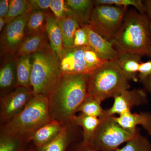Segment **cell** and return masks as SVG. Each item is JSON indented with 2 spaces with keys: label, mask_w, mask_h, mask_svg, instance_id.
Returning <instances> with one entry per match:
<instances>
[{
  "label": "cell",
  "mask_w": 151,
  "mask_h": 151,
  "mask_svg": "<svg viewBox=\"0 0 151 151\" xmlns=\"http://www.w3.org/2000/svg\"><path fill=\"white\" fill-rule=\"evenodd\" d=\"M89 75L64 74L47 95L52 120L63 126L74 124L73 117L88 97Z\"/></svg>",
  "instance_id": "6da1fadb"
},
{
  "label": "cell",
  "mask_w": 151,
  "mask_h": 151,
  "mask_svg": "<svg viewBox=\"0 0 151 151\" xmlns=\"http://www.w3.org/2000/svg\"><path fill=\"white\" fill-rule=\"evenodd\" d=\"M150 19L147 14L131 10L125 15L122 26L111 42L119 53L148 56L151 42Z\"/></svg>",
  "instance_id": "7a4b0ae2"
},
{
  "label": "cell",
  "mask_w": 151,
  "mask_h": 151,
  "mask_svg": "<svg viewBox=\"0 0 151 151\" xmlns=\"http://www.w3.org/2000/svg\"><path fill=\"white\" fill-rule=\"evenodd\" d=\"M52 120L47 97L34 95L18 115L5 124L2 132L22 142L29 141L37 130Z\"/></svg>",
  "instance_id": "3957f363"
},
{
  "label": "cell",
  "mask_w": 151,
  "mask_h": 151,
  "mask_svg": "<svg viewBox=\"0 0 151 151\" xmlns=\"http://www.w3.org/2000/svg\"><path fill=\"white\" fill-rule=\"evenodd\" d=\"M31 85L34 95L47 97L62 75L59 58L50 46L31 55Z\"/></svg>",
  "instance_id": "277c9868"
},
{
  "label": "cell",
  "mask_w": 151,
  "mask_h": 151,
  "mask_svg": "<svg viewBox=\"0 0 151 151\" xmlns=\"http://www.w3.org/2000/svg\"><path fill=\"white\" fill-rule=\"evenodd\" d=\"M129 81L115 60H108L89 75L88 94L103 102L129 89Z\"/></svg>",
  "instance_id": "5b68a950"
},
{
  "label": "cell",
  "mask_w": 151,
  "mask_h": 151,
  "mask_svg": "<svg viewBox=\"0 0 151 151\" xmlns=\"http://www.w3.org/2000/svg\"><path fill=\"white\" fill-rule=\"evenodd\" d=\"M100 119L99 126L88 144L99 151H117L120 146L129 141L138 132L125 129L113 116H105Z\"/></svg>",
  "instance_id": "8992f818"
},
{
  "label": "cell",
  "mask_w": 151,
  "mask_h": 151,
  "mask_svg": "<svg viewBox=\"0 0 151 151\" xmlns=\"http://www.w3.org/2000/svg\"><path fill=\"white\" fill-rule=\"evenodd\" d=\"M127 9L110 5H94L88 25L95 32L111 42L124 22Z\"/></svg>",
  "instance_id": "52a82bcc"
},
{
  "label": "cell",
  "mask_w": 151,
  "mask_h": 151,
  "mask_svg": "<svg viewBox=\"0 0 151 151\" xmlns=\"http://www.w3.org/2000/svg\"><path fill=\"white\" fill-rule=\"evenodd\" d=\"M34 96L32 90L29 88L17 86L2 96L0 102L1 123L5 124L18 115Z\"/></svg>",
  "instance_id": "ba28073f"
},
{
  "label": "cell",
  "mask_w": 151,
  "mask_h": 151,
  "mask_svg": "<svg viewBox=\"0 0 151 151\" xmlns=\"http://www.w3.org/2000/svg\"><path fill=\"white\" fill-rule=\"evenodd\" d=\"M30 13L19 17L3 29L1 36V52L5 54L15 55L26 37L25 29Z\"/></svg>",
  "instance_id": "9c48e42d"
},
{
  "label": "cell",
  "mask_w": 151,
  "mask_h": 151,
  "mask_svg": "<svg viewBox=\"0 0 151 151\" xmlns=\"http://www.w3.org/2000/svg\"><path fill=\"white\" fill-rule=\"evenodd\" d=\"M112 107L105 110V116H115L131 111L135 107L147 103V96L145 91L141 89L122 91L113 98Z\"/></svg>",
  "instance_id": "30bf717a"
},
{
  "label": "cell",
  "mask_w": 151,
  "mask_h": 151,
  "mask_svg": "<svg viewBox=\"0 0 151 151\" xmlns=\"http://www.w3.org/2000/svg\"><path fill=\"white\" fill-rule=\"evenodd\" d=\"M85 47H72L64 50L60 61L62 73L90 75L94 71L86 62L84 57Z\"/></svg>",
  "instance_id": "8fae6325"
},
{
  "label": "cell",
  "mask_w": 151,
  "mask_h": 151,
  "mask_svg": "<svg viewBox=\"0 0 151 151\" xmlns=\"http://www.w3.org/2000/svg\"><path fill=\"white\" fill-rule=\"evenodd\" d=\"M86 31L89 38V46L101 58L106 60H116L119 53L111 42L95 32L88 24L81 26Z\"/></svg>",
  "instance_id": "7c38bea8"
},
{
  "label": "cell",
  "mask_w": 151,
  "mask_h": 151,
  "mask_svg": "<svg viewBox=\"0 0 151 151\" xmlns=\"http://www.w3.org/2000/svg\"><path fill=\"white\" fill-rule=\"evenodd\" d=\"M45 29L26 36L22 42L15 56L17 58L31 55L48 46L45 38Z\"/></svg>",
  "instance_id": "4fadbf2b"
},
{
  "label": "cell",
  "mask_w": 151,
  "mask_h": 151,
  "mask_svg": "<svg viewBox=\"0 0 151 151\" xmlns=\"http://www.w3.org/2000/svg\"><path fill=\"white\" fill-rule=\"evenodd\" d=\"M67 15L75 18L81 26L88 24L92 10L94 7L93 1L90 0H66Z\"/></svg>",
  "instance_id": "5bb4252c"
},
{
  "label": "cell",
  "mask_w": 151,
  "mask_h": 151,
  "mask_svg": "<svg viewBox=\"0 0 151 151\" xmlns=\"http://www.w3.org/2000/svg\"><path fill=\"white\" fill-rule=\"evenodd\" d=\"M45 31L49 40L50 47L60 60L63 51V40L59 21L54 15L47 14Z\"/></svg>",
  "instance_id": "9a60e30c"
},
{
  "label": "cell",
  "mask_w": 151,
  "mask_h": 151,
  "mask_svg": "<svg viewBox=\"0 0 151 151\" xmlns=\"http://www.w3.org/2000/svg\"><path fill=\"white\" fill-rule=\"evenodd\" d=\"M142 57L135 53H119L115 60L129 81H139V69L142 62Z\"/></svg>",
  "instance_id": "2e32d148"
},
{
  "label": "cell",
  "mask_w": 151,
  "mask_h": 151,
  "mask_svg": "<svg viewBox=\"0 0 151 151\" xmlns=\"http://www.w3.org/2000/svg\"><path fill=\"white\" fill-rule=\"evenodd\" d=\"M62 127L60 122L52 120L37 130L33 135L31 140L38 148H40L55 138Z\"/></svg>",
  "instance_id": "e0dca14e"
},
{
  "label": "cell",
  "mask_w": 151,
  "mask_h": 151,
  "mask_svg": "<svg viewBox=\"0 0 151 151\" xmlns=\"http://www.w3.org/2000/svg\"><path fill=\"white\" fill-rule=\"evenodd\" d=\"M148 114L147 112L138 113L130 111L113 117L115 121L125 129L136 132L137 131V126L141 125L143 127L145 124Z\"/></svg>",
  "instance_id": "ac0fdd59"
},
{
  "label": "cell",
  "mask_w": 151,
  "mask_h": 151,
  "mask_svg": "<svg viewBox=\"0 0 151 151\" xmlns=\"http://www.w3.org/2000/svg\"><path fill=\"white\" fill-rule=\"evenodd\" d=\"M16 65L18 86L29 89L31 85L32 64L31 55H26L17 58Z\"/></svg>",
  "instance_id": "d6986e66"
},
{
  "label": "cell",
  "mask_w": 151,
  "mask_h": 151,
  "mask_svg": "<svg viewBox=\"0 0 151 151\" xmlns=\"http://www.w3.org/2000/svg\"><path fill=\"white\" fill-rule=\"evenodd\" d=\"M73 122L83 129L82 143L88 144L99 126L100 119L80 113L73 117Z\"/></svg>",
  "instance_id": "ffe728a7"
},
{
  "label": "cell",
  "mask_w": 151,
  "mask_h": 151,
  "mask_svg": "<svg viewBox=\"0 0 151 151\" xmlns=\"http://www.w3.org/2000/svg\"><path fill=\"white\" fill-rule=\"evenodd\" d=\"M70 125L63 126L56 137L45 145L38 148L39 151H65L73 139L72 132L69 128Z\"/></svg>",
  "instance_id": "44dd1931"
},
{
  "label": "cell",
  "mask_w": 151,
  "mask_h": 151,
  "mask_svg": "<svg viewBox=\"0 0 151 151\" xmlns=\"http://www.w3.org/2000/svg\"><path fill=\"white\" fill-rule=\"evenodd\" d=\"M58 21L62 32L64 49L73 47L76 32L81 26V24L75 18L69 15Z\"/></svg>",
  "instance_id": "7402d4cb"
},
{
  "label": "cell",
  "mask_w": 151,
  "mask_h": 151,
  "mask_svg": "<svg viewBox=\"0 0 151 151\" xmlns=\"http://www.w3.org/2000/svg\"><path fill=\"white\" fill-rule=\"evenodd\" d=\"M16 86H18V81L15 61L9 59L0 70L1 90H7Z\"/></svg>",
  "instance_id": "603a6c76"
},
{
  "label": "cell",
  "mask_w": 151,
  "mask_h": 151,
  "mask_svg": "<svg viewBox=\"0 0 151 151\" xmlns=\"http://www.w3.org/2000/svg\"><path fill=\"white\" fill-rule=\"evenodd\" d=\"M102 102L101 100L89 95L81 104L78 112L101 119L105 116V111L101 106Z\"/></svg>",
  "instance_id": "cb8c5ba5"
},
{
  "label": "cell",
  "mask_w": 151,
  "mask_h": 151,
  "mask_svg": "<svg viewBox=\"0 0 151 151\" xmlns=\"http://www.w3.org/2000/svg\"><path fill=\"white\" fill-rule=\"evenodd\" d=\"M47 14L44 11H35L30 13L26 26V35L45 29Z\"/></svg>",
  "instance_id": "d4e9b609"
},
{
  "label": "cell",
  "mask_w": 151,
  "mask_h": 151,
  "mask_svg": "<svg viewBox=\"0 0 151 151\" xmlns=\"http://www.w3.org/2000/svg\"><path fill=\"white\" fill-rule=\"evenodd\" d=\"M117 151H151V144L146 137L138 132L132 139Z\"/></svg>",
  "instance_id": "484cf974"
},
{
  "label": "cell",
  "mask_w": 151,
  "mask_h": 151,
  "mask_svg": "<svg viewBox=\"0 0 151 151\" xmlns=\"http://www.w3.org/2000/svg\"><path fill=\"white\" fill-rule=\"evenodd\" d=\"M27 13H29L28 1L11 0L8 13L5 18L7 24Z\"/></svg>",
  "instance_id": "4316f807"
},
{
  "label": "cell",
  "mask_w": 151,
  "mask_h": 151,
  "mask_svg": "<svg viewBox=\"0 0 151 151\" xmlns=\"http://www.w3.org/2000/svg\"><path fill=\"white\" fill-rule=\"evenodd\" d=\"M93 1L94 5H110L127 9L128 7L132 6L140 13L146 14L145 4L141 0H96Z\"/></svg>",
  "instance_id": "83f0119b"
},
{
  "label": "cell",
  "mask_w": 151,
  "mask_h": 151,
  "mask_svg": "<svg viewBox=\"0 0 151 151\" xmlns=\"http://www.w3.org/2000/svg\"><path fill=\"white\" fill-rule=\"evenodd\" d=\"M22 141L2 132L0 137V151H20Z\"/></svg>",
  "instance_id": "f1b7e54d"
},
{
  "label": "cell",
  "mask_w": 151,
  "mask_h": 151,
  "mask_svg": "<svg viewBox=\"0 0 151 151\" xmlns=\"http://www.w3.org/2000/svg\"><path fill=\"white\" fill-rule=\"evenodd\" d=\"M49 9L53 13L54 17L58 21L67 16L68 9L65 1L51 0Z\"/></svg>",
  "instance_id": "f546056e"
},
{
  "label": "cell",
  "mask_w": 151,
  "mask_h": 151,
  "mask_svg": "<svg viewBox=\"0 0 151 151\" xmlns=\"http://www.w3.org/2000/svg\"><path fill=\"white\" fill-rule=\"evenodd\" d=\"M88 35L83 26L76 30L74 35L73 47H84L89 46Z\"/></svg>",
  "instance_id": "4dcf8cb0"
},
{
  "label": "cell",
  "mask_w": 151,
  "mask_h": 151,
  "mask_svg": "<svg viewBox=\"0 0 151 151\" xmlns=\"http://www.w3.org/2000/svg\"><path fill=\"white\" fill-rule=\"evenodd\" d=\"M50 0H29V12L35 11H45L50 7Z\"/></svg>",
  "instance_id": "1f68e13d"
},
{
  "label": "cell",
  "mask_w": 151,
  "mask_h": 151,
  "mask_svg": "<svg viewBox=\"0 0 151 151\" xmlns=\"http://www.w3.org/2000/svg\"><path fill=\"white\" fill-rule=\"evenodd\" d=\"M151 75V60L141 63L139 69V79L141 82Z\"/></svg>",
  "instance_id": "d6a6232c"
},
{
  "label": "cell",
  "mask_w": 151,
  "mask_h": 151,
  "mask_svg": "<svg viewBox=\"0 0 151 151\" xmlns=\"http://www.w3.org/2000/svg\"><path fill=\"white\" fill-rule=\"evenodd\" d=\"M10 1L1 0L0 1V17L5 18L8 13Z\"/></svg>",
  "instance_id": "836d02e7"
},
{
  "label": "cell",
  "mask_w": 151,
  "mask_h": 151,
  "mask_svg": "<svg viewBox=\"0 0 151 151\" xmlns=\"http://www.w3.org/2000/svg\"><path fill=\"white\" fill-rule=\"evenodd\" d=\"M76 151H99L89 144H81Z\"/></svg>",
  "instance_id": "e575fe53"
},
{
  "label": "cell",
  "mask_w": 151,
  "mask_h": 151,
  "mask_svg": "<svg viewBox=\"0 0 151 151\" xmlns=\"http://www.w3.org/2000/svg\"><path fill=\"white\" fill-rule=\"evenodd\" d=\"M141 82L145 89L151 94V75L145 78Z\"/></svg>",
  "instance_id": "d590c367"
},
{
  "label": "cell",
  "mask_w": 151,
  "mask_h": 151,
  "mask_svg": "<svg viewBox=\"0 0 151 151\" xmlns=\"http://www.w3.org/2000/svg\"><path fill=\"white\" fill-rule=\"evenodd\" d=\"M143 127L151 137V113H149L147 122Z\"/></svg>",
  "instance_id": "8d00e7d4"
},
{
  "label": "cell",
  "mask_w": 151,
  "mask_h": 151,
  "mask_svg": "<svg viewBox=\"0 0 151 151\" xmlns=\"http://www.w3.org/2000/svg\"><path fill=\"white\" fill-rule=\"evenodd\" d=\"M144 3L145 6L146 14L151 21V0H146Z\"/></svg>",
  "instance_id": "74e56055"
},
{
  "label": "cell",
  "mask_w": 151,
  "mask_h": 151,
  "mask_svg": "<svg viewBox=\"0 0 151 151\" xmlns=\"http://www.w3.org/2000/svg\"><path fill=\"white\" fill-rule=\"evenodd\" d=\"M7 23L4 18L0 17V31H3Z\"/></svg>",
  "instance_id": "f35d334b"
},
{
  "label": "cell",
  "mask_w": 151,
  "mask_h": 151,
  "mask_svg": "<svg viewBox=\"0 0 151 151\" xmlns=\"http://www.w3.org/2000/svg\"><path fill=\"white\" fill-rule=\"evenodd\" d=\"M150 32H151V21H150ZM148 56L150 57L151 58V42L150 47V51H149V53L148 55Z\"/></svg>",
  "instance_id": "ab89813d"
}]
</instances>
